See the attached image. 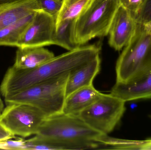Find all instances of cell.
Masks as SVG:
<instances>
[{
  "instance_id": "2",
  "label": "cell",
  "mask_w": 151,
  "mask_h": 150,
  "mask_svg": "<svg viewBox=\"0 0 151 150\" xmlns=\"http://www.w3.org/2000/svg\"><path fill=\"white\" fill-rule=\"evenodd\" d=\"M36 135L47 139L53 150L101 149L105 135L90 127L78 116L64 114L48 117Z\"/></svg>"
},
{
  "instance_id": "1",
  "label": "cell",
  "mask_w": 151,
  "mask_h": 150,
  "mask_svg": "<svg viewBox=\"0 0 151 150\" xmlns=\"http://www.w3.org/2000/svg\"><path fill=\"white\" fill-rule=\"evenodd\" d=\"M100 46L96 44L80 46L54 58L44 64L29 69L12 66L6 71L0 85L4 97L31 85L70 72L100 54Z\"/></svg>"
},
{
  "instance_id": "16",
  "label": "cell",
  "mask_w": 151,
  "mask_h": 150,
  "mask_svg": "<svg viewBox=\"0 0 151 150\" xmlns=\"http://www.w3.org/2000/svg\"><path fill=\"white\" fill-rule=\"evenodd\" d=\"M77 19H69L56 24L54 36V45H57L68 51L78 47L75 40V29Z\"/></svg>"
},
{
  "instance_id": "10",
  "label": "cell",
  "mask_w": 151,
  "mask_h": 150,
  "mask_svg": "<svg viewBox=\"0 0 151 150\" xmlns=\"http://www.w3.org/2000/svg\"><path fill=\"white\" fill-rule=\"evenodd\" d=\"M110 94L126 102L151 98V72L132 82H116Z\"/></svg>"
},
{
  "instance_id": "6",
  "label": "cell",
  "mask_w": 151,
  "mask_h": 150,
  "mask_svg": "<svg viewBox=\"0 0 151 150\" xmlns=\"http://www.w3.org/2000/svg\"><path fill=\"white\" fill-rule=\"evenodd\" d=\"M125 103L124 100L111 94H103L77 116L95 131L108 135L123 116L126 111Z\"/></svg>"
},
{
  "instance_id": "4",
  "label": "cell",
  "mask_w": 151,
  "mask_h": 150,
  "mask_svg": "<svg viewBox=\"0 0 151 150\" xmlns=\"http://www.w3.org/2000/svg\"><path fill=\"white\" fill-rule=\"evenodd\" d=\"M70 72L31 85L4 97L6 105L23 103L33 106L48 117L63 113L65 86Z\"/></svg>"
},
{
  "instance_id": "9",
  "label": "cell",
  "mask_w": 151,
  "mask_h": 150,
  "mask_svg": "<svg viewBox=\"0 0 151 150\" xmlns=\"http://www.w3.org/2000/svg\"><path fill=\"white\" fill-rule=\"evenodd\" d=\"M137 25L136 18L128 10L120 5L108 32L110 46L117 51L125 47L134 35Z\"/></svg>"
},
{
  "instance_id": "21",
  "label": "cell",
  "mask_w": 151,
  "mask_h": 150,
  "mask_svg": "<svg viewBox=\"0 0 151 150\" xmlns=\"http://www.w3.org/2000/svg\"><path fill=\"white\" fill-rule=\"evenodd\" d=\"M12 139L0 141V149L4 150H24L26 140L23 139L12 140Z\"/></svg>"
},
{
  "instance_id": "19",
  "label": "cell",
  "mask_w": 151,
  "mask_h": 150,
  "mask_svg": "<svg viewBox=\"0 0 151 150\" xmlns=\"http://www.w3.org/2000/svg\"><path fill=\"white\" fill-rule=\"evenodd\" d=\"M120 4L127 9L136 18L146 0H119Z\"/></svg>"
},
{
  "instance_id": "17",
  "label": "cell",
  "mask_w": 151,
  "mask_h": 150,
  "mask_svg": "<svg viewBox=\"0 0 151 150\" xmlns=\"http://www.w3.org/2000/svg\"><path fill=\"white\" fill-rule=\"evenodd\" d=\"M93 0H63L56 24L62 21L77 19L88 8Z\"/></svg>"
},
{
  "instance_id": "3",
  "label": "cell",
  "mask_w": 151,
  "mask_h": 150,
  "mask_svg": "<svg viewBox=\"0 0 151 150\" xmlns=\"http://www.w3.org/2000/svg\"><path fill=\"white\" fill-rule=\"evenodd\" d=\"M150 72L151 25L137 23L134 35L117 60L116 82H132Z\"/></svg>"
},
{
  "instance_id": "8",
  "label": "cell",
  "mask_w": 151,
  "mask_h": 150,
  "mask_svg": "<svg viewBox=\"0 0 151 150\" xmlns=\"http://www.w3.org/2000/svg\"><path fill=\"white\" fill-rule=\"evenodd\" d=\"M56 21L41 10L37 11L32 23L20 37L17 47H43L54 45Z\"/></svg>"
},
{
  "instance_id": "5",
  "label": "cell",
  "mask_w": 151,
  "mask_h": 150,
  "mask_svg": "<svg viewBox=\"0 0 151 150\" xmlns=\"http://www.w3.org/2000/svg\"><path fill=\"white\" fill-rule=\"evenodd\" d=\"M119 0H93L76 21L75 40L78 46L96 37L108 35L114 15L120 6Z\"/></svg>"
},
{
  "instance_id": "24",
  "label": "cell",
  "mask_w": 151,
  "mask_h": 150,
  "mask_svg": "<svg viewBox=\"0 0 151 150\" xmlns=\"http://www.w3.org/2000/svg\"><path fill=\"white\" fill-rule=\"evenodd\" d=\"M16 1L17 0H0V6Z\"/></svg>"
},
{
  "instance_id": "13",
  "label": "cell",
  "mask_w": 151,
  "mask_h": 150,
  "mask_svg": "<svg viewBox=\"0 0 151 150\" xmlns=\"http://www.w3.org/2000/svg\"><path fill=\"white\" fill-rule=\"evenodd\" d=\"M40 10L37 0H17L0 6V30Z\"/></svg>"
},
{
  "instance_id": "23",
  "label": "cell",
  "mask_w": 151,
  "mask_h": 150,
  "mask_svg": "<svg viewBox=\"0 0 151 150\" xmlns=\"http://www.w3.org/2000/svg\"><path fill=\"white\" fill-rule=\"evenodd\" d=\"M4 109V105L3 102L2 100L1 95H0V118H1L2 114Z\"/></svg>"
},
{
  "instance_id": "15",
  "label": "cell",
  "mask_w": 151,
  "mask_h": 150,
  "mask_svg": "<svg viewBox=\"0 0 151 150\" xmlns=\"http://www.w3.org/2000/svg\"><path fill=\"white\" fill-rule=\"evenodd\" d=\"M36 11L18 19L0 30V46L17 47L20 37L32 23Z\"/></svg>"
},
{
  "instance_id": "12",
  "label": "cell",
  "mask_w": 151,
  "mask_h": 150,
  "mask_svg": "<svg viewBox=\"0 0 151 150\" xmlns=\"http://www.w3.org/2000/svg\"><path fill=\"white\" fill-rule=\"evenodd\" d=\"M103 94L96 90L93 85L78 89L65 97L63 113L77 116Z\"/></svg>"
},
{
  "instance_id": "14",
  "label": "cell",
  "mask_w": 151,
  "mask_h": 150,
  "mask_svg": "<svg viewBox=\"0 0 151 150\" xmlns=\"http://www.w3.org/2000/svg\"><path fill=\"white\" fill-rule=\"evenodd\" d=\"M54 53L43 47L18 48L13 67L29 69L39 67L55 57Z\"/></svg>"
},
{
  "instance_id": "11",
  "label": "cell",
  "mask_w": 151,
  "mask_h": 150,
  "mask_svg": "<svg viewBox=\"0 0 151 150\" xmlns=\"http://www.w3.org/2000/svg\"><path fill=\"white\" fill-rule=\"evenodd\" d=\"M99 55L70 71L65 86V97L76 90L93 85L101 67Z\"/></svg>"
},
{
  "instance_id": "7",
  "label": "cell",
  "mask_w": 151,
  "mask_h": 150,
  "mask_svg": "<svg viewBox=\"0 0 151 150\" xmlns=\"http://www.w3.org/2000/svg\"><path fill=\"white\" fill-rule=\"evenodd\" d=\"M47 118L42 111L33 106L13 103L4 108L0 123L13 135L25 138L36 135Z\"/></svg>"
},
{
  "instance_id": "20",
  "label": "cell",
  "mask_w": 151,
  "mask_h": 150,
  "mask_svg": "<svg viewBox=\"0 0 151 150\" xmlns=\"http://www.w3.org/2000/svg\"><path fill=\"white\" fill-rule=\"evenodd\" d=\"M136 19L137 23L151 25V0H146Z\"/></svg>"
},
{
  "instance_id": "18",
  "label": "cell",
  "mask_w": 151,
  "mask_h": 150,
  "mask_svg": "<svg viewBox=\"0 0 151 150\" xmlns=\"http://www.w3.org/2000/svg\"><path fill=\"white\" fill-rule=\"evenodd\" d=\"M40 9L55 20L60 13L63 0H37Z\"/></svg>"
},
{
  "instance_id": "22",
  "label": "cell",
  "mask_w": 151,
  "mask_h": 150,
  "mask_svg": "<svg viewBox=\"0 0 151 150\" xmlns=\"http://www.w3.org/2000/svg\"><path fill=\"white\" fill-rule=\"evenodd\" d=\"M15 138V136L9 132L0 123V141Z\"/></svg>"
}]
</instances>
